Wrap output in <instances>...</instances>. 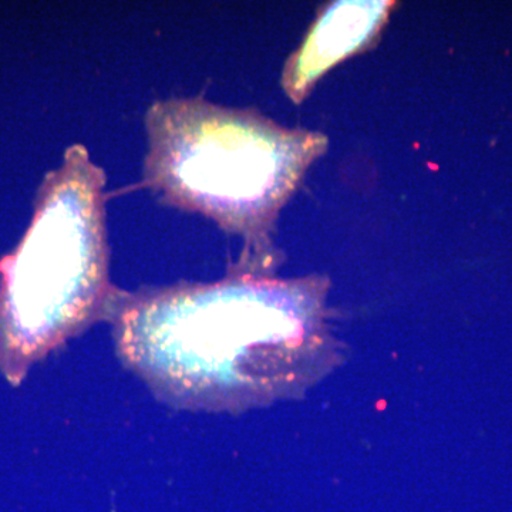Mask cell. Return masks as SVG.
Returning a JSON list of instances; mask_svg holds the SVG:
<instances>
[{"label":"cell","mask_w":512,"mask_h":512,"mask_svg":"<svg viewBox=\"0 0 512 512\" xmlns=\"http://www.w3.org/2000/svg\"><path fill=\"white\" fill-rule=\"evenodd\" d=\"M106 173L83 144L47 175L35 220L2 264L0 366L13 382L35 360L106 319L109 279Z\"/></svg>","instance_id":"3957f363"},{"label":"cell","mask_w":512,"mask_h":512,"mask_svg":"<svg viewBox=\"0 0 512 512\" xmlns=\"http://www.w3.org/2000/svg\"><path fill=\"white\" fill-rule=\"evenodd\" d=\"M326 286L231 269L215 284L117 289L106 319L121 360L161 400L237 412L293 396L332 365Z\"/></svg>","instance_id":"6da1fadb"},{"label":"cell","mask_w":512,"mask_h":512,"mask_svg":"<svg viewBox=\"0 0 512 512\" xmlns=\"http://www.w3.org/2000/svg\"><path fill=\"white\" fill-rule=\"evenodd\" d=\"M146 126L147 187L167 204L241 235L245 249L235 269L271 274L276 218L328 138L202 97L156 101Z\"/></svg>","instance_id":"7a4b0ae2"},{"label":"cell","mask_w":512,"mask_h":512,"mask_svg":"<svg viewBox=\"0 0 512 512\" xmlns=\"http://www.w3.org/2000/svg\"><path fill=\"white\" fill-rule=\"evenodd\" d=\"M394 5L389 0H350L323 9L285 64L282 87L289 99L301 103L328 70L375 45Z\"/></svg>","instance_id":"277c9868"}]
</instances>
